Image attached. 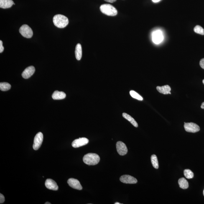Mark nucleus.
I'll return each instance as SVG.
<instances>
[{"label":"nucleus","instance_id":"obj_1","mask_svg":"<svg viewBox=\"0 0 204 204\" xmlns=\"http://www.w3.org/2000/svg\"><path fill=\"white\" fill-rule=\"evenodd\" d=\"M53 22L56 27L62 29L68 25L69 21L68 19L63 15L57 14L54 16Z\"/></svg>","mask_w":204,"mask_h":204},{"label":"nucleus","instance_id":"obj_2","mask_svg":"<svg viewBox=\"0 0 204 204\" xmlns=\"http://www.w3.org/2000/svg\"><path fill=\"white\" fill-rule=\"evenodd\" d=\"M100 159L99 156L94 153H88L83 158L84 162L88 165H96L100 162Z\"/></svg>","mask_w":204,"mask_h":204},{"label":"nucleus","instance_id":"obj_3","mask_svg":"<svg viewBox=\"0 0 204 204\" xmlns=\"http://www.w3.org/2000/svg\"><path fill=\"white\" fill-rule=\"evenodd\" d=\"M100 10L103 14L108 16H116L118 11L114 6L109 4L102 5L100 7Z\"/></svg>","mask_w":204,"mask_h":204},{"label":"nucleus","instance_id":"obj_4","mask_svg":"<svg viewBox=\"0 0 204 204\" xmlns=\"http://www.w3.org/2000/svg\"><path fill=\"white\" fill-rule=\"evenodd\" d=\"M19 32L23 37L30 38L32 37L33 32L32 29L27 25H24L20 28Z\"/></svg>","mask_w":204,"mask_h":204},{"label":"nucleus","instance_id":"obj_5","mask_svg":"<svg viewBox=\"0 0 204 204\" xmlns=\"http://www.w3.org/2000/svg\"><path fill=\"white\" fill-rule=\"evenodd\" d=\"M43 140V135L42 133L39 132L37 133L34 138V143L33 144V148L34 150H37L40 147Z\"/></svg>","mask_w":204,"mask_h":204},{"label":"nucleus","instance_id":"obj_6","mask_svg":"<svg viewBox=\"0 0 204 204\" xmlns=\"http://www.w3.org/2000/svg\"><path fill=\"white\" fill-rule=\"evenodd\" d=\"M184 128L187 132L196 133L200 131V127L198 125L193 123H185Z\"/></svg>","mask_w":204,"mask_h":204},{"label":"nucleus","instance_id":"obj_7","mask_svg":"<svg viewBox=\"0 0 204 204\" xmlns=\"http://www.w3.org/2000/svg\"><path fill=\"white\" fill-rule=\"evenodd\" d=\"M117 151L120 155H125L128 153V149L126 145L122 141H119L116 144Z\"/></svg>","mask_w":204,"mask_h":204},{"label":"nucleus","instance_id":"obj_8","mask_svg":"<svg viewBox=\"0 0 204 204\" xmlns=\"http://www.w3.org/2000/svg\"><path fill=\"white\" fill-rule=\"evenodd\" d=\"M88 139L86 138H80L76 139L72 143V147L78 148L85 145L88 143Z\"/></svg>","mask_w":204,"mask_h":204},{"label":"nucleus","instance_id":"obj_9","mask_svg":"<svg viewBox=\"0 0 204 204\" xmlns=\"http://www.w3.org/2000/svg\"><path fill=\"white\" fill-rule=\"evenodd\" d=\"M120 180L121 182L126 184H136L138 182L136 179L134 177L127 175L121 176Z\"/></svg>","mask_w":204,"mask_h":204},{"label":"nucleus","instance_id":"obj_10","mask_svg":"<svg viewBox=\"0 0 204 204\" xmlns=\"http://www.w3.org/2000/svg\"><path fill=\"white\" fill-rule=\"evenodd\" d=\"M69 186L73 189L78 190H81L83 189V187L80 185L79 180L73 178H70L67 181Z\"/></svg>","mask_w":204,"mask_h":204},{"label":"nucleus","instance_id":"obj_11","mask_svg":"<svg viewBox=\"0 0 204 204\" xmlns=\"http://www.w3.org/2000/svg\"><path fill=\"white\" fill-rule=\"evenodd\" d=\"M163 39L162 33L160 30L155 31L152 34V40L155 44H159L162 41Z\"/></svg>","mask_w":204,"mask_h":204},{"label":"nucleus","instance_id":"obj_12","mask_svg":"<svg viewBox=\"0 0 204 204\" xmlns=\"http://www.w3.org/2000/svg\"><path fill=\"white\" fill-rule=\"evenodd\" d=\"M35 71V69L33 66L27 67L22 72V76L24 79H28L33 74Z\"/></svg>","mask_w":204,"mask_h":204},{"label":"nucleus","instance_id":"obj_13","mask_svg":"<svg viewBox=\"0 0 204 204\" xmlns=\"http://www.w3.org/2000/svg\"><path fill=\"white\" fill-rule=\"evenodd\" d=\"M45 186L49 190H58V186L55 181L51 179H47L45 181Z\"/></svg>","mask_w":204,"mask_h":204},{"label":"nucleus","instance_id":"obj_14","mask_svg":"<svg viewBox=\"0 0 204 204\" xmlns=\"http://www.w3.org/2000/svg\"><path fill=\"white\" fill-rule=\"evenodd\" d=\"M156 88L159 92L163 94L167 95L168 94H171V88L169 85H164L162 87L157 86Z\"/></svg>","mask_w":204,"mask_h":204},{"label":"nucleus","instance_id":"obj_15","mask_svg":"<svg viewBox=\"0 0 204 204\" xmlns=\"http://www.w3.org/2000/svg\"><path fill=\"white\" fill-rule=\"evenodd\" d=\"M14 4L12 0H0V7L2 9H9Z\"/></svg>","mask_w":204,"mask_h":204},{"label":"nucleus","instance_id":"obj_16","mask_svg":"<svg viewBox=\"0 0 204 204\" xmlns=\"http://www.w3.org/2000/svg\"><path fill=\"white\" fill-rule=\"evenodd\" d=\"M66 95L64 92L56 90L53 94L52 98L53 100H60L65 99L66 97Z\"/></svg>","mask_w":204,"mask_h":204},{"label":"nucleus","instance_id":"obj_17","mask_svg":"<svg viewBox=\"0 0 204 204\" xmlns=\"http://www.w3.org/2000/svg\"><path fill=\"white\" fill-rule=\"evenodd\" d=\"M75 57L77 60H80L82 56V49L81 45L78 44L76 45L75 51Z\"/></svg>","mask_w":204,"mask_h":204},{"label":"nucleus","instance_id":"obj_18","mask_svg":"<svg viewBox=\"0 0 204 204\" xmlns=\"http://www.w3.org/2000/svg\"><path fill=\"white\" fill-rule=\"evenodd\" d=\"M123 117L125 118L127 120H128V121H129L135 127H138V123L135 120L134 118L130 116V115L128 114L127 113H123Z\"/></svg>","mask_w":204,"mask_h":204},{"label":"nucleus","instance_id":"obj_19","mask_svg":"<svg viewBox=\"0 0 204 204\" xmlns=\"http://www.w3.org/2000/svg\"><path fill=\"white\" fill-rule=\"evenodd\" d=\"M179 186L181 188L186 189L188 188L189 184L187 180L184 178H182L179 179L178 181Z\"/></svg>","mask_w":204,"mask_h":204},{"label":"nucleus","instance_id":"obj_20","mask_svg":"<svg viewBox=\"0 0 204 204\" xmlns=\"http://www.w3.org/2000/svg\"><path fill=\"white\" fill-rule=\"evenodd\" d=\"M151 161L152 162L153 167L156 169H158L159 167V162H158L157 157L155 155H152L151 157Z\"/></svg>","mask_w":204,"mask_h":204},{"label":"nucleus","instance_id":"obj_21","mask_svg":"<svg viewBox=\"0 0 204 204\" xmlns=\"http://www.w3.org/2000/svg\"><path fill=\"white\" fill-rule=\"evenodd\" d=\"M11 85L10 84L6 82L0 83V89L2 91H8L11 88Z\"/></svg>","mask_w":204,"mask_h":204},{"label":"nucleus","instance_id":"obj_22","mask_svg":"<svg viewBox=\"0 0 204 204\" xmlns=\"http://www.w3.org/2000/svg\"><path fill=\"white\" fill-rule=\"evenodd\" d=\"M130 94L132 98L139 100V101H143V98L142 97L141 95H140L139 94L136 93V92L134 91V90H131L130 92Z\"/></svg>","mask_w":204,"mask_h":204},{"label":"nucleus","instance_id":"obj_23","mask_svg":"<svg viewBox=\"0 0 204 204\" xmlns=\"http://www.w3.org/2000/svg\"><path fill=\"white\" fill-rule=\"evenodd\" d=\"M184 174L187 179H191L194 177L193 172L190 169H186L184 171Z\"/></svg>","mask_w":204,"mask_h":204},{"label":"nucleus","instance_id":"obj_24","mask_svg":"<svg viewBox=\"0 0 204 204\" xmlns=\"http://www.w3.org/2000/svg\"><path fill=\"white\" fill-rule=\"evenodd\" d=\"M194 30L197 33L204 35V29L200 26H196L194 28Z\"/></svg>","mask_w":204,"mask_h":204},{"label":"nucleus","instance_id":"obj_25","mask_svg":"<svg viewBox=\"0 0 204 204\" xmlns=\"http://www.w3.org/2000/svg\"><path fill=\"white\" fill-rule=\"evenodd\" d=\"M5 197L2 194H0V203L2 204L4 203L5 200Z\"/></svg>","mask_w":204,"mask_h":204},{"label":"nucleus","instance_id":"obj_26","mask_svg":"<svg viewBox=\"0 0 204 204\" xmlns=\"http://www.w3.org/2000/svg\"><path fill=\"white\" fill-rule=\"evenodd\" d=\"M2 41H0V53H1L4 50V47L3 46Z\"/></svg>","mask_w":204,"mask_h":204},{"label":"nucleus","instance_id":"obj_27","mask_svg":"<svg viewBox=\"0 0 204 204\" xmlns=\"http://www.w3.org/2000/svg\"><path fill=\"white\" fill-rule=\"evenodd\" d=\"M200 67L204 69V58L202 59L200 62Z\"/></svg>","mask_w":204,"mask_h":204},{"label":"nucleus","instance_id":"obj_28","mask_svg":"<svg viewBox=\"0 0 204 204\" xmlns=\"http://www.w3.org/2000/svg\"><path fill=\"white\" fill-rule=\"evenodd\" d=\"M104 1L107 2L113 3L115 2L116 0H104Z\"/></svg>","mask_w":204,"mask_h":204},{"label":"nucleus","instance_id":"obj_29","mask_svg":"<svg viewBox=\"0 0 204 204\" xmlns=\"http://www.w3.org/2000/svg\"><path fill=\"white\" fill-rule=\"evenodd\" d=\"M201 108L202 109H204V102L202 103L201 106Z\"/></svg>","mask_w":204,"mask_h":204},{"label":"nucleus","instance_id":"obj_30","mask_svg":"<svg viewBox=\"0 0 204 204\" xmlns=\"http://www.w3.org/2000/svg\"><path fill=\"white\" fill-rule=\"evenodd\" d=\"M152 1L153 2L156 3V2H159L160 1V0H152Z\"/></svg>","mask_w":204,"mask_h":204},{"label":"nucleus","instance_id":"obj_31","mask_svg":"<svg viewBox=\"0 0 204 204\" xmlns=\"http://www.w3.org/2000/svg\"><path fill=\"white\" fill-rule=\"evenodd\" d=\"M45 204H51V203H50V202H46L45 203Z\"/></svg>","mask_w":204,"mask_h":204},{"label":"nucleus","instance_id":"obj_32","mask_svg":"<svg viewBox=\"0 0 204 204\" xmlns=\"http://www.w3.org/2000/svg\"><path fill=\"white\" fill-rule=\"evenodd\" d=\"M121 203H119V202H116L115 204H121Z\"/></svg>","mask_w":204,"mask_h":204},{"label":"nucleus","instance_id":"obj_33","mask_svg":"<svg viewBox=\"0 0 204 204\" xmlns=\"http://www.w3.org/2000/svg\"><path fill=\"white\" fill-rule=\"evenodd\" d=\"M203 84H204V80H203Z\"/></svg>","mask_w":204,"mask_h":204},{"label":"nucleus","instance_id":"obj_34","mask_svg":"<svg viewBox=\"0 0 204 204\" xmlns=\"http://www.w3.org/2000/svg\"><path fill=\"white\" fill-rule=\"evenodd\" d=\"M203 195L204 196V190H203Z\"/></svg>","mask_w":204,"mask_h":204}]
</instances>
